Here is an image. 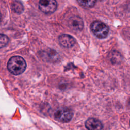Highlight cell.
<instances>
[{
	"label": "cell",
	"mask_w": 130,
	"mask_h": 130,
	"mask_svg": "<svg viewBox=\"0 0 130 130\" xmlns=\"http://www.w3.org/2000/svg\"><path fill=\"white\" fill-rule=\"evenodd\" d=\"M8 37L4 34H0V48L5 46L8 43Z\"/></svg>",
	"instance_id": "30bf717a"
},
{
	"label": "cell",
	"mask_w": 130,
	"mask_h": 130,
	"mask_svg": "<svg viewBox=\"0 0 130 130\" xmlns=\"http://www.w3.org/2000/svg\"><path fill=\"white\" fill-rule=\"evenodd\" d=\"M79 4L86 8H91L95 5L96 0H77Z\"/></svg>",
	"instance_id": "ba28073f"
},
{
	"label": "cell",
	"mask_w": 130,
	"mask_h": 130,
	"mask_svg": "<svg viewBox=\"0 0 130 130\" xmlns=\"http://www.w3.org/2000/svg\"><path fill=\"white\" fill-rule=\"evenodd\" d=\"M73 112L67 108H59L54 112V117L55 120L60 122H68L72 119Z\"/></svg>",
	"instance_id": "3957f363"
},
{
	"label": "cell",
	"mask_w": 130,
	"mask_h": 130,
	"mask_svg": "<svg viewBox=\"0 0 130 130\" xmlns=\"http://www.w3.org/2000/svg\"><path fill=\"white\" fill-rule=\"evenodd\" d=\"M39 7L45 13H52L57 8V2L56 0H40Z\"/></svg>",
	"instance_id": "277c9868"
},
{
	"label": "cell",
	"mask_w": 130,
	"mask_h": 130,
	"mask_svg": "<svg viewBox=\"0 0 130 130\" xmlns=\"http://www.w3.org/2000/svg\"><path fill=\"white\" fill-rule=\"evenodd\" d=\"M7 67L10 73L14 75H18L22 74L25 71L26 63L22 57L14 56L9 59Z\"/></svg>",
	"instance_id": "6da1fadb"
},
{
	"label": "cell",
	"mask_w": 130,
	"mask_h": 130,
	"mask_svg": "<svg viewBox=\"0 0 130 130\" xmlns=\"http://www.w3.org/2000/svg\"><path fill=\"white\" fill-rule=\"evenodd\" d=\"M12 10L17 13L20 14L23 11V7L21 3L18 1H15L12 5Z\"/></svg>",
	"instance_id": "9c48e42d"
},
{
	"label": "cell",
	"mask_w": 130,
	"mask_h": 130,
	"mask_svg": "<svg viewBox=\"0 0 130 130\" xmlns=\"http://www.w3.org/2000/svg\"><path fill=\"white\" fill-rule=\"evenodd\" d=\"M59 44L66 48H70L74 46L75 43V39L71 36L67 34H63L58 38Z\"/></svg>",
	"instance_id": "8992f818"
},
{
	"label": "cell",
	"mask_w": 130,
	"mask_h": 130,
	"mask_svg": "<svg viewBox=\"0 0 130 130\" xmlns=\"http://www.w3.org/2000/svg\"><path fill=\"white\" fill-rule=\"evenodd\" d=\"M1 17H2V16H1V14L0 13V21L1 20Z\"/></svg>",
	"instance_id": "7c38bea8"
},
{
	"label": "cell",
	"mask_w": 130,
	"mask_h": 130,
	"mask_svg": "<svg viewBox=\"0 0 130 130\" xmlns=\"http://www.w3.org/2000/svg\"><path fill=\"white\" fill-rule=\"evenodd\" d=\"M111 55H111V60L112 62L116 63V62L119 61V60L120 59L119 54H117V53L116 52H115L114 53H112Z\"/></svg>",
	"instance_id": "8fae6325"
},
{
	"label": "cell",
	"mask_w": 130,
	"mask_h": 130,
	"mask_svg": "<svg viewBox=\"0 0 130 130\" xmlns=\"http://www.w3.org/2000/svg\"><path fill=\"white\" fill-rule=\"evenodd\" d=\"M68 24L70 28L76 32L81 31L84 26L82 19L77 16L71 17L69 20Z\"/></svg>",
	"instance_id": "5b68a950"
},
{
	"label": "cell",
	"mask_w": 130,
	"mask_h": 130,
	"mask_svg": "<svg viewBox=\"0 0 130 130\" xmlns=\"http://www.w3.org/2000/svg\"><path fill=\"white\" fill-rule=\"evenodd\" d=\"M85 125L88 130H102L103 127L102 122L94 118H88L86 121Z\"/></svg>",
	"instance_id": "52a82bcc"
},
{
	"label": "cell",
	"mask_w": 130,
	"mask_h": 130,
	"mask_svg": "<svg viewBox=\"0 0 130 130\" xmlns=\"http://www.w3.org/2000/svg\"><path fill=\"white\" fill-rule=\"evenodd\" d=\"M90 29L93 34L100 39L105 38L108 35L109 27L100 21H93L90 25Z\"/></svg>",
	"instance_id": "7a4b0ae2"
}]
</instances>
